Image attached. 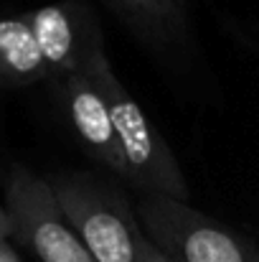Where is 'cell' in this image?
Masks as SVG:
<instances>
[{
  "label": "cell",
  "mask_w": 259,
  "mask_h": 262,
  "mask_svg": "<svg viewBox=\"0 0 259 262\" xmlns=\"http://www.w3.org/2000/svg\"><path fill=\"white\" fill-rule=\"evenodd\" d=\"M61 211L97 262H143L148 234L127 196L91 173H56L49 178Z\"/></svg>",
  "instance_id": "1"
},
{
  "label": "cell",
  "mask_w": 259,
  "mask_h": 262,
  "mask_svg": "<svg viewBox=\"0 0 259 262\" xmlns=\"http://www.w3.org/2000/svg\"><path fill=\"white\" fill-rule=\"evenodd\" d=\"M91 74L99 82V87L104 89V97L112 112L114 133H117L125 166H127L125 181L135 186L140 193L171 196V199L185 201L188 186L173 150L168 148L166 138L153 127V122L148 120L137 99L117 79L107 54L97 59V64L91 67Z\"/></svg>",
  "instance_id": "2"
},
{
  "label": "cell",
  "mask_w": 259,
  "mask_h": 262,
  "mask_svg": "<svg viewBox=\"0 0 259 262\" xmlns=\"http://www.w3.org/2000/svg\"><path fill=\"white\" fill-rule=\"evenodd\" d=\"M137 216L148 239L171 262H257L259 252L231 229L180 199L143 193Z\"/></svg>",
  "instance_id": "3"
},
{
  "label": "cell",
  "mask_w": 259,
  "mask_h": 262,
  "mask_svg": "<svg viewBox=\"0 0 259 262\" xmlns=\"http://www.w3.org/2000/svg\"><path fill=\"white\" fill-rule=\"evenodd\" d=\"M5 209L13 219V237L41 262H97L77 229L61 211L49 178L13 166L5 183Z\"/></svg>",
  "instance_id": "4"
},
{
  "label": "cell",
  "mask_w": 259,
  "mask_h": 262,
  "mask_svg": "<svg viewBox=\"0 0 259 262\" xmlns=\"http://www.w3.org/2000/svg\"><path fill=\"white\" fill-rule=\"evenodd\" d=\"M46 59L51 79L89 74L104 54L99 23L86 0L49 3L23 13Z\"/></svg>",
  "instance_id": "5"
},
{
  "label": "cell",
  "mask_w": 259,
  "mask_h": 262,
  "mask_svg": "<svg viewBox=\"0 0 259 262\" xmlns=\"http://www.w3.org/2000/svg\"><path fill=\"white\" fill-rule=\"evenodd\" d=\"M59 84H61L69 122L82 148L97 163H102L104 168H109L112 173H117L125 181L127 166H125V156H122V148L114 133V122H112L104 89L99 87L91 72L64 77L59 79Z\"/></svg>",
  "instance_id": "6"
},
{
  "label": "cell",
  "mask_w": 259,
  "mask_h": 262,
  "mask_svg": "<svg viewBox=\"0 0 259 262\" xmlns=\"http://www.w3.org/2000/svg\"><path fill=\"white\" fill-rule=\"evenodd\" d=\"M51 79L41 46L26 15H0V89Z\"/></svg>",
  "instance_id": "7"
},
{
  "label": "cell",
  "mask_w": 259,
  "mask_h": 262,
  "mask_svg": "<svg viewBox=\"0 0 259 262\" xmlns=\"http://www.w3.org/2000/svg\"><path fill=\"white\" fill-rule=\"evenodd\" d=\"M107 3L140 38H145L158 49L175 46L185 33L180 0H107Z\"/></svg>",
  "instance_id": "8"
},
{
  "label": "cell",
  "mask_w": 259,
  "mask_h": 262,
  "mask_svg": "<svg viewBox=\"0 0 259 262\" xmlns=\"http://www.w3.org/2000/svg\"><path fill=\"white\" fill-rule=\"evenodd\" d=\"M8 237H13V219H10L8 209L0 206V245H5Z\"/></svg>",
  "instance_id": "9"
},
{
  "label": "cell",
  "mask_w": 259,
  "mask_h": 262,
  "mask_svg": "<svg viewBox=\"0 0 259 262\" xmlns=\"http://www.w3.org/2000/svg\"><path fill=\"white\" fill-rule=\"evenodd\" d=\"M143 262H171L150 239H148V245H145V255H143Z\"/></svg>",
  "instance_id": "10"
},
{
  "label": "cell",
  "mask_w": 259,
  "mask_h": 262,
  "mask_svg": "<svg viewBox=\"0 0 259 262\" xmlns=\"http://www.w3.org/2000/svg\"><path fill=\"white\" fill-rule=\"evenodd\" d=\"M0 262H20L18 260V255L10 250V245L5 242V245H0Z\"/></svg>",
  "instance_id": "11"
},
{
  "label": "cell",
  "mask_w": 259,
  "mask_h": 262,
  "mask_svg": "<svg viewBox=\"0 0 259 262\" xmlns=\"http://www.w3.org/2000/svg\"><path fill=\"white\" fill-rule=\"evenodd\" d=\"M257 262H259V255H257Z\"/></svg>",
  "instance_id": "12"
}]
</instances>
